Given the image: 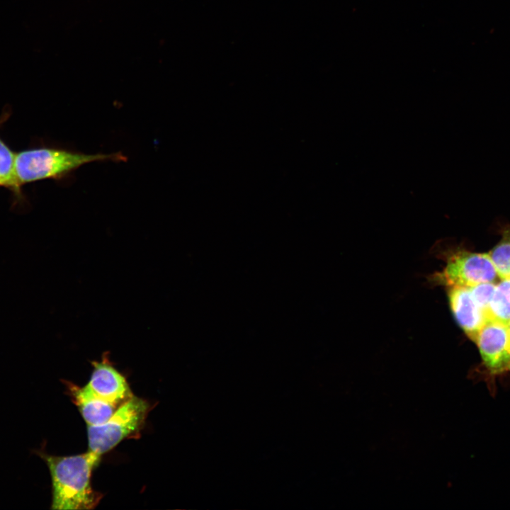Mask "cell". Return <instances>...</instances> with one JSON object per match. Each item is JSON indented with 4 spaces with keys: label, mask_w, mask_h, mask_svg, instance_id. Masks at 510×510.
<instances>
[{
    "label": "cell",
    "mask_w": 510,
    "mask_h": 510,
    "mask_svg": "<svg viewBox=\"0 0 510 510\" xmlns=\"http://www.w3.org/2000/svg\"><path fill=\"white\" fill-rule=\"evenodd\" d=\"M448 289V302L453 314L464 333L475 341L487 319L486 312L476 303L469 288L450 287Z\"/></svg>",
    "instance_id": "7"
},
{
    "label": "cell",
    "mask_w": 510,
    "mask_h": 510,
    "mask_svg": "<svg viewBox=\"0 0 510 510\" xmlns=\"http://www.w3.org/2000/svg\"><path fill=\"white\" fill-rule=\"evenodd\" d=\"M146 401L132 396L104 423L88 426L89 450L101 455L142 427L148 410Z\"/></svg>",
    "instance_id": "3"
},
{
    "label": "cell",
    "mask_w": 510,
    "mask_h": 510,
    "mask_svg": "<svg viewBox=\"0 0 510 510\" xmlns=\"http://www.w3.org/2000/svg\"><path fill=\"white\" fill-rule=\"evenodd\" d=\"M494 282L480 283L469 288L476 303L486 312L494 291Z\"/></svg>",
    "instance_id": "12"
},
{
    "label": "cell",
    "mask_w": 510,
    "mask_h": 510,
    "mask_svg": "<svg viewBox=\"0 0 510 510\" xmlns=\"http://www.w3.org/2000/svg\"><path fill=\"white\" fill-rule=\"evenodd\" d=\"M36 453L45 460L50 472L52 509H91L96 506L100 497L91 488V477L101 455L91 450L71 456Z\"/></svg>",
    "instance_id": "1"
},
{
    "label": "cell",
    "mask_w": 510,
    "mask_h": 510,
    "mask_svg": "<svg viewBox=\"0 0 510 510\" xmlns=\"http://www.w3.org/2000/svg\"><path fill=\"white\" fill-rule=\"evenodd\" d=\"M507 327H508V330H509V336H510V322L507 324Z\"/></svg>",
    "instance_id": "13"
},
{
    "label": "cell",
    "mask_w": 510,
    "mask_h": 510,
    "mask_svg": "<svg viewBox=\"0 0 510 510\" xmlns=\"http://www.w3.org/2000/svg\"><path fill=\"white\" fill-rule=\"evenodd\" d=\"M498 275L488 253L466 251L450 255L441 271L430 277L436 285L470 288L480 283L494 282Z\"/></svg>",
    "instance_id": "4"
},
{
    "label": "cell",
    "mask_w": 510,
    "mask_h": 510,
    "mask_svg": "<svg viewBox=\"0 0 510 510\" xmlns=\"http://www.w3.org/2000/svg\"><path fill=\"white\" fill-rule=\"evenodd\" d=\"M69 388L88 426L106 422L118 407L98 397L86 386L79 388L74 385H69Z\"/></svg>",
    "instance_id": "8"
},
{
    "label": "cell",
    "mask_w": 510,
    "mask_h": 510,
    "mask_svg": "<svg viewBox=\"0 0 510 510\" xmlns=\"http://www.w3.org/2000/svg\"><path fill=\"white\" fill-rule=\"evenodd\" d=\"M488 254L498 277L510 278V225L504 228L500 241Z\"/></svg>",
    "instance_id": "11"
},
{
    "label": "cell",
    "mask_w": 510,
    "mask_h": 510,
    "mask_svg": "<svg viewBox=\"0 0 510 510\" xmlns=\"http://www.w3.org/2000/svg\"><path fill=\"white\" fill-rule=\"evenodd\" d=\"M474 342L489 373L498 375L510 371V336L507 324L487 319Z\"/></svg>",
    "instance_id": "5"
},
{
    "label": "cell",
    "mask_w": 510,
    "mask_h": 510,
    "mask_svg": "<svg viewBox=\"0 0 510 510\" xmlns=\"http://www.w3.org/2000/svg\"><path fill=\"white\" fill-rule=\"evenodd\" d=\"M486 314L489 319L510 322V278H502L496 284Z\"/></svg>",
    "instance_id": "10"
},
{
    "label": "cell",
    "mask_w": 510,
    "mask_h": 510,
    "mask_svg": "<svg viewBox=\"0 0 510 510\" xmlns=\"http://www.w3.org/2000/svg\"><path fill=\"white\" fill-rule=\"evenodd\" d=\"M10 113L4 112L0 117V126L9 118ZM16 153L0 137V187H4L11 191L18 198L21 199V186L18 184L16 175Z\"/></svg>",
    "instance_id": "9"
},
{
    "label": "cell",
    "mask_w": 510,
    "mask_h": 510,
    "mask_svg": "<svg viewBox=\"0 0 510 510\" xmlns=\"http://www.w3.org/2000/svg\"><path fill=\"white\" fill-rule=\"evenodd\" d=\"M93 365L94 369L86 386L96 396L118 407L132 397L125 378L107 358Z\"/></svg>",
    "instance_id": "6"
},
{
    "label": "cell",
    "mask_w": 510,
    "mask_h": 510,
    "mask_svg": "<svg viewBox=\"0 0 510 510\" xmlns=\"http://www.w3.org/2000/svg\"><path fill=\"white\" fill-rule=\"evenodd\" d=\"M16 175L18 184L62 178L79 167L95 162H124L121 153L84 154L57 147H35L16 153Z\"/></svg>",
    "instance_id": "2"
}]
</instances>
